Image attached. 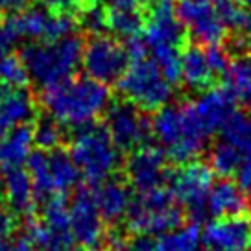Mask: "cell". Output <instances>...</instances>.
Instances as JSON below:
<instances>
[{
  "instance_id": "6da1fadb",
  "label": "cell",
  "mask_w": 251,
  "mask_h": 251,
  "mask_svg": "<svg viewBox=\"0 0 251 251\" xmlns=\"http://www.w3.org/2000/svg\"><path fill=\"white\" fill-rule=\"evenodd\" d=\"M43 105L67 129L94 122L111 103L109 85L89 76H74L43 91Z\"/></svg>"
},
{
  "instance_id": "7a4b0ae2",
  "label": "cell",
  "mask_w": 251,
  "mask_h": 251,
  "mask_svg": "<svg viewBox=\"0 0 251 251\" xmlns=\"http://www.w3.org/2000/svg\"><path fill=\"white\" fill-rule=\"evenodd\" d=\"M83 43L79 35H67L57 41H33L23 47L19 57L28 79L45 91L74 78L81 65Z\"/></svg>"
},
{
  "instance_id": "3957f363",
  "label": "cell",
  "mask_w": 251,
  "mask_h": 251,
  "mask_svg": "<svg viewBox=\"0 0 251 251\" xmlns=\"http://www.w3.org/2000/svg\"><path fill=\"white\" fill-rule=\"evenodd\" d=\"M69 153L78 166L81 177H85L87 183L93 187L115 176L122 165L120 150L111 141L105 124L96 120L71 127Z\"/></svg>"
},
{
  "instance_id": "277c9868",
  "label": "cell",
  "mask_w": 251,
  "mask_h": 251,
  "mask_svg": "<svg viewBox=\"0 0 251 251\" xmlns=\"http://www.w3.org/2000/svg\"><path fill=\"white\" fill-rule=\"evenodd\" d=\"M117 89L122 98L133 102L144 113H155L165 107L172 96V85L166 81L155 59L148 57L129 63Z\"/></svg>"
},
{
  "instance_id": "5b68a950",
  "label": "cell",
  "mask_w": 251,
  "mask_h": 251,
  "mask_svg": "<svg viewBox=\"0 0 251 251\" xmlns=\"http://www.w3.org/2000/svg\"><path fill=\"white\" fill-rule=\"evenodd\" d=\"M214 179V170L201 159H192L185 165L174 166L168 177V187L176 201L183 207L188 222H196L205 216V205Z\"/></svg>"
},
{
  "instance_id": "8992f818",
  "label": "cell",
  "mask_w": 251,
  "mask_h": 251,
  "mask_svg": "<svg viewBox=\"0 0 251 251\" xmlns=\"http://www.w3.org/2000/svg\"><path fill=\"white\" fill-rule=\"evenodd\" d=\"M103 115V124L120 153H131L144 144H150V139L153 137L151 118L133 102L122 96L118 100H111Z\"/></svg>"
},
{
  "instance_id": "52a82bcc",
  "label": "cell",
  "mask_w": 251,
  "mask_h": 251,
  "mask_svg": "<svg viewBox=\"0 0 251 251\" xmlns=\"http://www.w3.org/2000/svg\"><path fill=\"white\" fill-rule=\"evenodd\" d=\"M129 55L126 52L124 43L113 35L96 33L83 43L81 65L89 78L105 85H117L129 67Z\"/></svg>"
},
{
  "instance_id": "ba28073f",
  "label": "cell",
  "mask_w": 251,
  "mask_h": 251,
  "mask_svg": "<svg viewBox=\"0 0 251 251\" xmlns=\"http://www.w3.org/2000/svg\"><path fill=\"white\" fill-rule=\"evenodd\" d=\"M176 13L187 26L192 43L201 47L224 45L229 35L212 0H176Z\"/></svg>"
},
{
  "instance_id": "9c48e42d",
  "label": "cell",
  "mask_w": 251,
  "mask_h": 251,
  "mask_svg": "<svg viewBox=\"0 0 251 251\" xmlns=\"http://www.w3.org/2000/svg\"><path fill=\"white\" fill-rule=\"evenodd\" d=\"M170 170L172 165L165 151L151 144H144L127 153L124 163V179L137 194H141L151 188L168 185Z\"/></svg>"
},
{
  "instance_id": "30bf717a",
  "label": "cell",
  "mask_w": 251,
  "mask_h": 251,
  "mask_svg": "<svg viewBox=\"0 0 251 251\" xmlns=\"http://www.w3.org/2000/svg\"><path fill=\"white\" fill-rule=\"evenodd\" d=\"M69 214H71V231L74 240L83 250H96L105 238V229L91 188L81 187L72 194Z\"/></svg>"
},
{
  "instance_id": "8fae6325",
  "label": "cell",
  "mask_w": 251,
  "mask_h": 251,
  "mask_svg": "<svg viewBox=\"0 0 251 251\" xmlns=\"http://www.w3.org/2000/svg\"><path fill=\"white\" fill-rule=\"evenodd\" d=\"M250 244L251 212L214 218L201 233V246L207 251H248Z\"/></svg>"
},
{
  "instance_id": "7c38bea8",
  "label": "cell",
  "mask_w": 251,
  "mask_h": 251,
  "mask_svg": "<svg viewBox=\"0 0 251 251\" xmlns=\"http://www.w3.org/2000/svg\"><path fill=\"white\" fill-rule=\"evenodd\" d=\"M37 105L26 87H8L0 83V135L35 122Z\"/></svg>"
},
{
  "instance_id": "4fadbf2b",
  "label": "cell",
  "mask_w": 251,
  "mask_h": 251,
  "mask_svg": "<svg viewBox=\"0 0 251 251\" xmlns=\"http://www.w3.org/2000/svg\"><path fill=\"white\" fill-rule=\"evenodd\" d=\"M131 190L133 188L129 187V183L124 177H117V174L94 187V200L103 222L117 226L126 218V212L133 201Z\"/></svg>"
},
{
  "instance_id": "5bb4252c",
  "label": "cell",
  "mask_w": 251,
  "mask_h": 251,
  "mask_svg": "<svg viewBox=\"0 0 251 251\" xmlns=\"http://www.w3.org/2000/svg\"><path fill=\"white\" fill-rule=\"evenodd\" d=\"M181 81L194 93H207L224 83L212 71L205 48L198 43H190L181 55Z\"/></svg>"
},
{
  "instance_id": "9a60e30c",
  "label": "cell",
  "mask_w": 251,
  "mask_h": 251,
  "mask_svg": "<svg viewBox=\"0 0 251 251\" xmlns=\"http://www.w3.org/2000/svg\"><path fill=\"white\" fill-rule=\"evenodd\" d=\"M52 9L31 6L4 15L0 21L17 41H48V31L52 23Z\"/></svg>"
},
{
  "instance_id": "2e32d148",
  "label": "cell",
  "mask_w": 251,
  "mask_h": 251,
  "mask_svg": "<svg viewBox=\"0 0 251 251\" xmlns=\"http://www.w3.org/2000/svg\"><path fill=\"white\" fill-rule=\"evenodd\" d=\"M2 200L6 203L9 214L28 218L35 207V194H33V183L28 170L15 168L9 170L2 177Z\"/></svg>"
},
{
  "instance_id": "e0dca14e",
  "label": "cell",
  "mask_w": 251,
  "mask_h": 251,
  "mask_svg": "<svg viewBox=\"0 0 251 251\" xmlns=\"http://www.w3.org/2000/svg\"><path fill=\"white\" fill-rule=\"evenodd\" d=\"M236 103L238 100L226 83L201 94V98L196 102V109L209 135L224 126L229 115L236 109Z\"/></svg>"
},
{
  "instance_id": "ac0fdd59",
  "label": "cell",
  "mask_w": 251,
  "mask_h": 251,
  "mask_svg": "<svg viewBox=\"0 0 251 251\" xmlns=\"http://www.w3.org/2000/svg\"><path fill=\"white\" fill-rule=\"evenodd\" d=\"M33 146V127L30 124L13 127L0 135V177L26 163Z\"/></svg>"
},
{
  "instance_id": "d6986e66",
  "label": "cell",
  "mask_w": 251,
  "mask_h": 251,
  "mask_svg": "<svg viewBox=\"0 0 251 251\" xmlns=\"http://www.w3.org/2000/svg\"><path fill=\"white\" fill-rule=\"evenodd\" d=\"M209 211L214 218L222 216H238L251 212V205L248 196L244 194L240 187L227 177H222L214 183L209 192Z\"/></svg>"
},
{
  "instance_id": "ffe728a7",
  "label": "cell",
  "mask_w": 251,
  "mask_h": 251,
  "mask_svg": "<svg viewBox=\"0 0 251 251\" xmlns=\"http://www.w3.org/2000/svg\"><path fill=\"white\" fill-rule=\"evenodd\" d=\"M48 176L55 196H65L71 192L72 188L78 187L81 177L72 155L61 146L48 151Z\"/></svg>"
},
{
  "instance_id": "44dd1931",
  "label": "cell",
  "mask_w": 251,
  "mask_h": 251,
  "mask_svg": "<svg viewBox=\"0 0 251 251\" xmlns=\"http://www.w3.org/2000/svg\"><path fill=\"white\" fill-rule=\"evenodd\" d=\"M24 235L28 236L35 251H67L76 242L72 233H61L47 226L41 218L26 220Z\"/></svg>"
},
{
  "instance_id": "7402d4cb",
  "label": "cell",
  "mask_w": 251,
  "mask_h": 251,
  "mask_svg": "<svg viewBox=\"0 0 251 251\" xmlns=\"http://www.w3.org/2000/svg\"><path fill=\"white\" fill-rule=\"evenodd\" d=\"M151 133L159 144H163L166 150L183 139V124H181V107L179 102L161 107L155 111L151 118Z\"/></svg>"
},
{
  "instance_id": "603a6c76",
  "label": "cell",
  "mask_w": 251,
  "mask_h": 251,
  "mask_svg": "<svg viewBox=\"0 0 251 251\" xmlns=\"http://www.w3.org/2000/svg\"><path fill=\"white\" fill-rule=\"evenodd\" d=\"M224 83L231 89L238 103H251V52L240 57H233Z\"/></svg>"
},
{
  "instance_id": "cb8c5ba5",
  "label": "cell",
  "mask_w": 251,
  "mask_h": 251,
  "mask_svg": "<svg viewBox=\"0 0 251 251\" xmlns=\"http://www.w3.org/2000/svg\"><path fill=\"white\" fill-rule=\"evenodd\" d=\"M105 21H107V31L124 39L144 30V13L141 9H122L109 6L105 9Z\"/></svg>"
},
{
  "instance_id": "d4e9b609",
  "label": "cell",
  "mask_w": 251,
  "mask_h": 251,
  "mask_svg": "<svg viewBox=\"0 0 251 251\" xmlns=\"http://www.w3.org/2000/svg\"><path fill=\"white\" fill-rule=\"evenodd\" d=\"M242 150H238L235 144L231 142H214V146L211 148L209 153V165L214 170V174H218L220 177H235L238 166L242 163Z\"/></svg>"
},
{
  "instance_id": "484cf974",
  "label": "cell",
  "mask_w": 251,
  "mask_h": 251,
  "mask_svg": "<svg viewBox=\"0 0 251 251\" xmlns=\"http://www.w3.org/2000/svg\"><path fill=\"white\" fill-rule=\"evenodd\" d=\"M65 126H61L55 118H52L50 115L35 118L33 124V146L45 151L59 148L65 141Z\"/></svg>"
},
{
  "instance_id": "4316f807",
  "label": "cell",
  "mask_w": 251,
  "mask_h": 251,
  "mask_svg": "<svg viewBox=\"0 0 251 251\" xmlns=\"http://www.w3.org/2000/svg\"><path fill=\"white\" fill-rule=\"evenodd\" d=\"M220 129H222L224 139L235 144L238 150H242V151L251 150V120L242 111H233Z\"/></svg>"
},
{
  "instance_id": "83f0119b",
  "label": "cell",
  "mask_w": 251,
  "mask_h": 251,
  "mask_svg": "<svg viewBox=\"0 0 251 251\" xmlns=\"http://www.w3.org/2000/svg\"><path fill=\"white\" fill-rule=\"evenodd\" d=\"M153 50V59H155L157 67L161 69L163 76L172 87L181 83V52L179 48L170 47V45H157L151 47Z\"/></svg>"
},
{
  "instance_id": "f1b7e54d",
  "label": "cell",
  "mask_w": 251,
  "mask_h": 251,
  "mask_svg": "<svg viewBox=\"0 0 251 251\" xmlns=\"http://www.w3.org/2000/svg\"><path fill=\"white\" fill-rule=\"evenodd\" d=\"M28 72L24 69L21 57L6 54L0 57V83L8 87H26L28 85Z\"/></svg>"
},
{
  "instance_id": "f546056e",
  "label": "cell",
  "mask_w": 251,
  "mask_h": 251,
  "mask_svg": "<svg viewBox=\"0 0 251 251\" xmlns=\"http://www.w3.org/2000/svg\"><path fill=\"white\" fill-rule=\"evenodd\" d=\"M78 26L81 30L89 31L91 35L107 31V21H105V9L91 4L89 8L81 9L78 17Z\"/></svg>"
},
{
  "instance_id": "4dcf8cb0",
  "label": "cell",
  "mask_w": 251,
  "mask_h": 251,
  "mask_svg": "<svg viewBox=\"0 0 251 251\" xmlns=\"http://www.w3.org/2000/svg\"><path fill=\"white\" fill-rule=\"evenodd\" d=\"M235 177H236V185L240 187V190L248 198H251V150L244 153L242 163L238 166Z\"/></svg>"
},
{
  "instance_id": "1f68e13d",
  "label": "cell",
  "mask_w": 251,
  "mask_h": 251,
  "mask_svg": "<svg viewBox=\"0 0 251 251\" xmlns=\"http://www.w3.org/2000/svg\"><path fill=\"white\" fill-rule=\"evenodd\" d=\"M124 48L127 55H129V61H137V59H142V57L148 55V43H146L144 35H141V33L126 37Z\"/></svg>"
},
{
  "instance_id": "d6a6232c",
  "label": "cell",
  "mask_w": 251,
  "mask_h": 251,
  "mask_svg": "<svg viewBox=\"0 0 251 251\" xmlns=\"http://www.w3.org/2000/svg\"><path fill=\"white\" fill-rule=\"evenodd\" d=\"M127 251H161L159 236L155 235H133L127 240Z\"/></svg>"
},
{
  "instance_id": "836d02e7",
  "label": "cell",
  "mask_w": 251,
  "mask_h": 251,
  "mask_svg": "<svg viewBox=\"0 0 251 251\" xmlns=\"http://www.w3.org/2000/svg\"><path fill=\"white\" fill-rule=\"evenodd\" d=\"M52 11H81L93 4V0H41Z\"/></svg>"
},
{
  "instance_id": "e575fe53",
  "label": "cell",
  "mask_w": 251,
  "mask_h": 251,
  "mask_svg": "<svg viewBox=\"0 0 251 251\" xmlns=\"http://www.w3.org/2000/svg\"><path fill=\"white\" fill-rule=\"evenodd\" d=\"M28 6V0H0V15H8Z\"/></svg>"
},
{
  "instance_id": "d590c367",
  "label": "cell",
  "mask_w": 251,
  "mask_h": 251,
  "mask_svg": "<svg viewBox=\"0 0 251 251\" xmlns=\"http://www.w3.org/2000/svg\"><path fill=\"white\" fill-rule=\"evenodd\" d=\"M0 231L2 233H13L15 231V216L8 211H0Z\"/></svg>"
},
{
  "instance_id": "8d00e7d4",
  "label": "cell",
  "mask_w": 251,
  "mask_h": 251,
  "mask_svg": "<svg viewBox=\"0 0 251 251\" xmlns=\"http://www.w3.org/2000/svg\"><path fill=\"white\" fill-rule=\"evenodd\" d=\"M111 8H122V9H141L142 0H107Z\"/></svg>"
},
{
  "instance_id": "74e56055",
  "label": "cell",
  "mask_w": 251,
  "mask_h": 251,
  "mask_svg": "<svg viewBox=\"0 0 251 251\" xmlns=\"http://www.w3.org/2000/svg\"><path fill=\"white\" fill-rule=\"evenodd\" d=\"M11 248H13V233L0 231V251H11Z\"/></svg>"
},
{
  "instance_id": "f35d334b",
  "label": "cell",
  "mask_w": 251,
  "mask_h": 251,
  "mask_svg": "<svg viewBox=\"0 0 251 251\" xmlns=\"http://www.w3.org/2000/svg\"><path fill=\"white\" fill-rule=\"evenodd\" d=\"M67 251H85V250H72L71 248V250H67Z\"/></svg>"
},
{
  "instance_id": "ab89813d",
  "label": "cell",
  "mask_w": 251,
  "mask_h": 251,
  "mask_svg": "<svg viewBox=\"0 0 251 251\" xmlns=\"http://www.w3.org/2000/svg\"><path fill=\"white\" fill-rule=\"evenodd\" d=\"M248 251H251V244H250V248H248Z\"/></svg>"
},
{
  "instance_id": "60d3db41",
  "label": "cell",
  "mask_w": 251,
  "mask_h": 251,
  "mask_svg": "<svg viewBox=\"0 0 251 251\" xmlns=\"http://www.w3.org/2000/svg\"><path fill=\"white\" fill-rule=\"evenodd\" d=\"M94 251H98V250H94Z\"/></svg>"
}]
</instances>
